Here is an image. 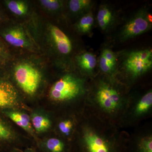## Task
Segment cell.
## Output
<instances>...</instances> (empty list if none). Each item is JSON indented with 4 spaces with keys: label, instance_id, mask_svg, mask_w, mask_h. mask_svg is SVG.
Segmentation results:
<instances>
[{
    "label": "cell",
    "instance_id": "obj_17",
    "mask_svg": "<svg viewBox=\"0 0 152 152\" xmlns=\"http://www.w3.org/2000/svg\"><path fill=\"white\" fill-rule=\"evenodd\" d=\"M152 106V92L151 91L147 92L143 96L137 104L135 112L137 115H142L146 113Z\"/></svg>",
    "mask_w": 152,
    "mask_h": 152
},
{
    "label": "cell",
    "instance_id": "obj_25",
    "mask_svg": "<svg viewBox=\"0 0 152 152\" xmlns=\"http://www.w3.org/2000/svg\"><path fill=\"white\" fill-rule=\"evenodd\" d=\"M9 53L4 43L0 40V64H4L9 58Z\"/></svg>",
    "mask_w": 152,
    "mask_h": 152
},
{
    "label": "cell",
    "instance_id": "obj_5",
    "mask_svg": "<svg viewBox=\"0 0 152 152\" xmlns=\"http://www.w3.org/2000/svg\"><path fill=\"white\" fill-rule=\"evenodd\" d=\"M150 19L145 11H139L124 26L120 34L121 40L130 39L148 31L152 26Z\"/></svg>",
    "mask_w": 152,
    "mask_h": 152
},
{
    "label": "cell",
    "instance_id": "obj_13",
    "mask_svg": "<svg viewBox=\"0 0 152 152\" xmlns=\"http://www.w3.org/2000/svg\"><path fill=\"white\" fill-rule=\"evenodd\" d=\"M77 61L80 67L83 70L88 72L93 71L97 64L96 59L94 55L88 52L78 56Z\"/></svg>",
    "mask_w": 152,
    "mask_h": 152
},
{
    "label": "cell",
    "instance_id": "obj_21",
    "mask_svg": "<svg viewBox=\"0 0 152 152\" xmlns=\"http://www.w3.org/2000/svg\"><path fill=\"white\" fill-rule=\"evenodd\" d=\"M41 5L47 10L56 12L59 10L62 7V1L58 0H41Z\"/></svg>",
    "mask_w": 152,
    "mask_h": 152
},
{
    "label": "cell",
    "instance_id": "obj_9",
    "mask_svg": "<svg viewBox=\"0 0 152 152\" xmlns=\"http://www.w3.org/2000/svg\"><path fill=\"white\" fill-rule=\"evenodd\" d=\"M18 92L12 84L0 79V110L12 108L18 104Z\"/></svg>",
    "mask_w": 152,
    "mask_h": 152
},
{
    "label": "cell",
    "instance_id": "obj_12",
    "mask_svg": "<svg viewBox=\"0 0 152 152\" xmlns=\"http://www.w3.org/2000/svg\"><path fill=\"white\" fill-rule=\"evenodd\" d=\"M41 152H70L71 148L59 139L51 138L39 145Z\"/></svg>",
    "mask_w": 152,
    "mask_h": 152
},
{
    "label": "cell",
    "instance_id": "obj_1",
    "mask_svg": "<svg viewBox=\"0 0 152 152\" xmlns=\"http://www.w3.org/2000/svg\"><path fill=\"white\" fill-rule=\"evenodd\" d=\"M70 152H126V147L104 138L92 129L86 128L81 141Z\"/></svg>",
    "mask_w": 152,
    "mask_h": 152
},
{
    "label": "cell",
    "instance_id": "obj_24",
    "mask_svg": "<svg viewBox=\"0 0 152 152\" xmlns=\"http://www.w3.org/2000/svg\"><path fill=\"white\" fill-rule=\"evenodd\" d=\"M99 65L101 69L105 73H110L114 69L102 53L100 58Z\"/></svg>",
    "mask_w": 152,
    "mask_h": 152
},
{
    "label": "cell",
    "instance_id": "obj_14",
    "mask_svg": "<svg viewBox=\"0 0 152 152\" xmlns=\"http://www.w3.org/2000/svg\"><path fill=\"white\" fill-rule=\"evenodd\" d=\"M31 121L33 126L38 133L46 132L51 126V123L48 118L40 114H32Z\"/></svg>",
    "mask_w": 152,
    "mask_h": 152
},
{
    "label": "cell",
    "instance_id": "obj_6",
    "mask_svg": "<svg viewBox=\"0 0 152 152\" xmlns=\"http://www.w3.org/2000/svg\"><path fill=\"white\" fill-rule=\"evenodd\" d=\"M0 35L7 43L12 46L27 49L33 47L31 37L21 25H13L3 28L0 31Z\"/></svg>",
    "mask_w": 152,
    "mask_h": 152
},
{
    "label": "cell",
    "instance_id": "obj_20",
    "mask_svg": "<svg viewBox=\"0 0 152 152\" xmlns=\"http://www.w3.org/2000/svg\"><path fill=\"white\" fill-rule=\"evenodd\" d=\"M92 3L90 0H71L69 2V8L71 12L78 13L89 8Z\"/></svg>",
    "mask_w": 152,
    "mask_h": 152
},
{
    "label": "cell",
    "instance_id": "obj_23",
    "mask_svg": "<svg viewBox=\"0 0 152 152\" xmlns=\"http://www.w3.org/2000/svg\"><path fill=\"white\" fill-rule=\"evenodd\" d=\"M102 54L110 64L112 67L115 66L117 63L116 56L113 52L109 49H105L103 51Z\"/></svg>",
    "mask_w": 152,
    "mask_h": 152
},
{
    "label": "cell",
    "instance_id": "obj_28",
    "mask_svg": "<svg viewBox=\"0 0 152 152\" xmlns=\"http://www.w3.org/2000/svg\"><path fill=\"white\" fill-rule=\"evenodd\" d=\"M0 75H1V72H0ZM0 79H1L0 78Z\"/></svg>",
    "mask_w": 152,
    "mask_h": 152
},
{
    "label": "cell",
    "instance_id": "obj_19",
    "mask_svg": "<svg viewBox=\"0 0 152 152\" xmlns=\"http://www.w3.org/2000/svg\"><path fill=\"white\" fill-rule=\"evenodd\" d=\"M126 152H152V138L146 137L142 139L134 145L126 149Z\"/></svg>",
    "mask_w": 152,
    "mask_h": 152
},
{
    "label": "cell",
    "instance_id": "obj_8",
    "mask_svg": "<svg viewBox=\"0 0 152 152\" xmlns=\"http://www.w3.org/2000/svg\"><path fill=\"white\" fill-rule=\"evenodd\" d=\"M49 34L53 45L60 53L67 55L72 50V45L69 38L56 26L51 25L49 28Z\"/></svg>",
    "mask_w": 152,
    "mask_h": 152
},
{
    "label": "cell",
    "instance_id": "obj_10",
    "mask_svg": "<svg viewBox=\"0 0 152 152\" xmlns=\"http://www.w3.org/2000/svg\"><path fill=\"white\" fill-rule=\"evenodd\" d=\"M6 116L25 131L33 134L34 130L30 117L26 114L15 111H3Z\"/></svg>",
    "mask_w": 152,
    "mask_h": 152
},
{
    "label": "cell",
    "instance_id": "obj_27",
    "mask_svg": "<svg viewBox=\"0 0 152 152\" xmlns=\"http://www.w3.org/2000/svg\"><path fill=\"white\" fill-rule=\"evenodd\" d=\"M9 152H21V151H19V150L17 149L13 150V151H11Z\"/></svg>",
    "mask_w": 152,
    "mask_h": 152
},
{
    "label": "cell",
    "instance_id": "obj_18",
    "mask_svg": "<svg viewBox=\"0 0 152 152\" xmlns=\"http://www.w3.org/2000/svg\"><path fill=\"white\" fill-rule=\"evenodd\" d=\"M94 23V18L92 13H88L82 17L76 24V29L82 34H87L91 31Z\"/></svg>",
    "mask_w": 152,
    "mask_h": 152
},
{
    "label": "cell",
    "instance_id": "obj_7",
    "mask_svg": "<svg viewBox=\"0 0 152 152\" xmlns=\"http://www.w3.org/2000/svg\"><path fill=\"white\" fill-rule=\"evenodd\" d=\"M96 99L101 107L109 113L116 110L121 102V96L115 89L103 84L97 91Z\"/></svg>",
    "mask_w": 152,
    "mask_h": 152
},
{
    "label": "cell",
    "instance_id": "obj_16",
    "mask_svg": "<svg viewBox=\"0 0 152 152\" xmlns=\"http://www.w3.org/2000/svg\"><path fill=\"white\" fill-rule=\"evenodd\" d=\"M6 6L12 13L19 16H24L27 14L28 11V5L27 3L22 1H5Z\"/></svg>",
    "mask_w": 152,
    "mask_h": 152
},
{
    "label": "cell",
    "instance_id": "obj_3",
    "mask_svg": "<svg viewBox=\"0 0 152 152\" xmlns=\"http://www.w3.org/2000/svg\"><path fill=\"white\" fill-rule=\"evenodd\" d=\"M14 74L16 82L24 92L31 96L37 92L42 80L37 68L30 63H20L15 67Z\"/></svg>",
    "mask_w": 152,
    "mask_h": 152
},
{
    "label": "cell",
    "instance_id": "obj_22",
    "mask_svg": "<svg viewBox=\"0 0 152 152\" xmlns=\"http://www.w3.org/2000/svg\"><path fill=\"white\" fill-rule=\"evenodd\" d=\"M73 123L72 120L69 119L64 120L59 124V129L63 134L68 136L72 132L73 127Z\"/></svg>",
    "mask_w": 152,
    "mask_h": 152
},
{
    "label": "cell",
    "instance_id": "obj_15",
    "mask_svg": "<svg viewBox=\"0 0 152 152\" xmlns=\"http://www.w3.org/2000/svg\"><path fill=\"white\" fill-rule=\"evenodd\" d=\"M97 18L99 26L104 31L111 23L113 15L112 11L107 6H103L98 11Z\"/></svg>",
    "mask_w": 152,
    "mask_h": 152
},
{
    "label": "cell",
    "instance_id": "obj_4",
    "mask_svg": "<svg viewBox=\"0 0 152 152\" xmlns=\"http://www.w3.org/2000/svg\"><path fill=\"white\" fill-rule=\"evenodd\" d=\"M124 66L133 77H137L146 72L152 66V50L131 52L124 62Z\"/></svg>",
    "mask_w": 152,
    "mask_h": 152
},
{
    "label": "cell",
    "instance_id": "obj_2",
    "mask_svg": "<svg viewBox=\"0 0 152 152\" xmlns=\"http://www.w3.org/2000/svg\"><path fill=\"white\" fill-rule=\"evenodd\" d=\"M83 83L72 75L62 77L53 85L50 91V97L56 102L69 101L77 97L83 91Z\"/></svg>",
    "mask_w": 152,
    "mask_h": 152
},
{
    "label": "cell",
    "instance_id": "obj_26",
    "mask_svg": "<svg viewBox=\"0 0 152 152\" xmlns=\"http://www.w3.org/2000/svg\"><path fill=\"white\" fill-rule=\"evenodd\" d=\"M21 152H37V151L35 149L31 148H27L25 149L24 151H21Z\"/></svg>",
    "mask_w": 152,
    "mask_h": 152
},
{
    "label": "cell",
    "instance_id": "obj_11",
    "mask_svg": "<svg viewBox=\"0 0 152 152\" xmlns=\"http://www.w3.org/2000/svg\"><path fill=\"white\" fill-rule=\"evenodd\" d=\"M14 140V133L8 125L0 118V152H9Z\"/></svg>",
    "mask_w": 152,
    "mask_h": 152
}]
</instances>
